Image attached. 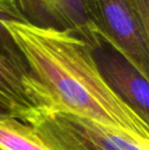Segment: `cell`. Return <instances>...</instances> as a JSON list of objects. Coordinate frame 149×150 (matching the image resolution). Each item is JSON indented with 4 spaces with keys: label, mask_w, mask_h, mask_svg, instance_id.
<instances>
[{
    "label": "cell",
    "mask_w": 149,
    "mask_h": 150,
    "mask_svg": "<svg viewBox=\"0 0 149 150\" xmlns=\"http://www.w3.org/2000/svg\"><path fill=\"white\" fill-rule=\"evenodd\" d=\"M4 27L47 93V109L89 117L149 140V124L109 88L88 42L71 32L28 23L5 22Z\"/></svg>",
    "instance_id": "1"
},
{
    "label": "cell",
    "mask_w": 149,
    "mask_h": 150,
    "mask_svg": "<svg viewBox=\"0 0 149 150\" xmlns=\"http://www.w3.org/2000/svg\"><path fill=\"white\" fill-rule=\"evenodd\" d=\"M24 122L50 150H149L148 139L66 111L36 109Z\"/></svg>",
    "instance_id": "2"
},
{
    "label": "cell",
    "mask_w": 149,
    "mask_h": 150,
    "mask_svg": "<svg viewBox=\"0 0 149 150\" xmlns=\"http://www.w3.org/2000/svg\"><path fill=\"white\" fill-rule=\"evenodd\" d=\"M90 24L98 38L114 48L149 79V32L127 0H85Z\"/></svg>",
    "instance_id": "3"
},
{
    "label": "cell",
    "mask_w": 149,
    "mask_h": 150,
    "mask_svg": "<svg viewBox=\"0 0 149 150\" xmlns=\"http://www.w3.org/2000/svg\"><path fill=\"white\" fill-rule=\"evenodd\" d=\"M103 79L123 102L149 124V83L141 73L109 44L99 38L92 47Z\"/></svg>",
    "instance_id": "4"
},
{
    "label": "cell",
    "mask_w": 149,
    "mask_h": 150,
    "mask_svg": "<svg viewBox=\"0 0 149 150\" xmlns=\"http://www.w3.org/2000/svg\"><path fill=\"white\" fill-rule=\"evenodd\" d=\"M26 23L39 28L68 31L93 47L98 39L90 24L85 0H13Z\"/></svg>",
    "instance_id": "5"
},
{
    "label": "cell",
    "mask_w": 149,
    "mask_h": 150,
    "mask_svg": "<svg viewBox=\"0 0 149 150\" xmlns=\"http://www.w3.org/2000/svg\"><path fill=\"white\" fill-rule=\"evenodd\" d=\"M0 102L25 122L29 113L44 107L41 84L0 59Z\"/></svg>",
    "instance_id": "6"
},
{
    "label": "cell",
    "mask_w": 149,
    "mask_h": 150,
    "mask_svg": "<svg viewBox=\"0 0 149 150\" xmlns=\"http://www.w3.org/2000/svg\"><path fill=\"white\" fill-rule=\"evenodd\" d=\"M5 22L26 23L13 0H0V59L27 77H33L23 54L4 27Z\"/></svg>",
    "instance_id": "7"
},
{
    "label": "cell",
    "mask_w": 149,
    "mask_h": 150,
    "mask_svg": "<svg viewBox=\"0 0 149 150\" xmlns=\"http://www.w3.org/2000/svg\"><path fill=\"white\" fill-rule=\"evenodd\" d=\"M0 150H50L30 125L0 117Z\"/></svg>",
    "instance_id": "8"
},
{
    "label": "cell",
    "mask_w": 149,
    "mask_h": 150,
    "mask_svg": "<svg viewBox=\"0 0 149 150\" xmlns=\"http://www.w3.org/2000/svg\"><path fill=\"white\" fill-rule=\"evenodd\" d=\"M127 2L142 27L149 32V0H127Z\"/></svg>",
    "instance_id": "9"
},
{
    "label": "cell",
    "mask_w": 149,
    "mask_h": 150,
    "mask_svg": "<svg viewBox=\"0 0 149 150\" xmlns=\"http://www.w3.org/2000/svg\"><path fill=\"white\" fill-rule=\"evenodd\" d=\"M0 117H16V115H13L11 110H10L8 107H6L4 104H2L0 102Z\"/></svg>",
    "instance_id": "10"
}]
</instances>
